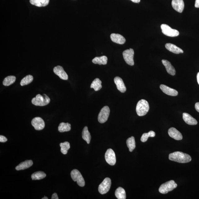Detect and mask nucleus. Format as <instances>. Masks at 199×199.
Here are the masks:
<instances>
[{
  "label": "nucleus",
  "mask_w": 199,
  "mask_h": 199,
  "mask_svg": "<svg viewBox=\"0 0 199 199\" xmlns=\"http://www.w3.org/2000/svg\"><path fill=\"white\" fill-rule=\"evenodd\" d=\"M170 161L179 163H187L192 161V157L188 154L181 152H175L169 154Z\"/></svg>",
  "instance_id": "nucleus-1"
},
{
  "label": "nucleus",
  "mask_w": 199,
  "mask_h": 199,
  "mask_svg": "<svg viewBox=\"0 0 199 199\" xmlns=\"http://www.w3.org/2000/svg\"><path fill=\"white\" fill-rule=\"evenodd\" d=\"M149 110V104L147 101L142 99L138 101L136 107V112L138 116H145Z\"/></svg>",
  "instance_id": "nucleus-2"
},
{
  "label": "nucleus",
  "mask_w": 199,
  "mask_h": 199,
  "mask_svg": "<svg viewBox=\"0 0 199 199\" xmlns=\"http://www.w3.org/2000/svg\"><path fill=\"white\" fill-rule=\"evenodd\" d=\"M50 99L46 95L38 94L32 99V104L36 106H44L49 104Z\"/></svg>",
  "instance_id": "nucleus-3"
},
{
  "label": "nucleus",
  "mask_w": 199,
  "mask_h": 199,
  "mask_svg": "<svg viewBox=\"0 0 199 199\" xmlns=\"http://www.w3.org/2000/svg\"><path fill=\"white\" fill-rule=\"evenodd\" d=\"M177 186V185L174 181H169L161 185L159 189V192L161 194H166L176 188Z\"/></svg>",
  "instance_id": "nucleus-4"
},
{
  "label": "nucleus",
  "mask_w": 199,
  "mask_h": 199,
  "mask_svg": "<svg viewBox=\"0 0 199 199\" xmlns=\"http://www.w3.org/2000/svg\"><path fill=\"white\" fill-rule=\"evenodd\" d=\"M71 177L74 181H77V184L80 187H83L85 185L84 179L79 170L74 169L71 173Z\"/></svg>",
  "instance_id": "nucleus-5"
},
{
  "label": "nucleus",
  "mask_w": 199,
  "mask_h": 199,
  "mask_svg": "<svg viewBox=\"0 0 199 199\" xmlns=\"http://www.w3.org/2000/svg\"><path fill=\"white\" fill-rule=\"evenodd\" d=\"M161 29L163 34L167 36L175 37L178 36L179 35L178 31L171 28L167 24H161Z\"/></svg>",
  "instance_id": "nucleus-6"
},
{
  "label": "nucleus",
  "mask_w": 199,
  "mask_h": 199,
  "mask_svg": "<svg viewBox=\"0 0 199 199\" xmlns=\"http://www.w3.org/2000/svg\"><path fill=\"white\" fill-rule=\"evenodd\" d=\"M134 51L131 48L125 50L123 52V56L125 61H126V64L130 66H133L134 64Z\"/></svg>",
  "instance_id": "nucleus-7"
},
{
  "label": "nucleus",
  "mask_w": 199,
  "mask_h": 199,
  "mask_svg": "<svg viewBox=\"0 0 199 199\" xmlns=\"http://www.w3.org/2000/svg\"><path fill=\"white\" fill-rule=\"evenodd\" d=\"M111 180L110 178H105L103 182L99 185L98 188L99 192L101 194H106L110 188Z\"/></svg>",
  "instance_id": "nucleus-8"
},
{
  "label": "nucleus",
  "mask_w": 199,
  "mask_h": 199,
  "mask_svg": "<svg viewBox=\"0 0 199 199\" xmlns=\"http://www.w3.org/2000/svg\"><path fill=\"white\" fill-rule=\"evenodd\" d=\"M110 113V110L108 106L103 107L99 113L98 117L99 122L100 123H104L106 122L108 120Z\"/></svg>",
  "instance_id": "nucleus-9"
},
{
  "label": "nucleus",
  "mask_w": 199,
  "mask_h": 199,
  "mask_svg": "<svg viewBox=\"0 0 199 199\" xmlns=\"http://www.w3.org/2000/svg\"><path fill=\"white\" fill-rule=\"evenodd\" d=\"M105 159L109 165L113 166L116 162V156L115 153L112 149H109L107 150L105 155Z\"/></svg>",
  "instance_id": "nucleus-10"
},
{
  "label": "nucleus",
  "mask_w": 199,
  "mask_h": 199,
  "mask_svg": "<svg viewBox=\"0 0 199 199\" xmlns=\"http://www.w3.org/2000/svg\"><path fill=\"white\" fill-rule=\"evenodd\" d=\"M32 125L36 130H42L44 128L45 124L44 121L39 117H36L32 121Z\"/></svg>",
  "instance_id": "nucleus-11"
},
{
  "label": "nucleus",
  "mask_w": 199,
  "mask_h": 199,
  "mask_svg": "<svg viewBox=\"0 0 199 199\" xmlns=\"http://www.w3.org/2000/svg\"><path fill=\"white\" fill-rule=\"evenodd\" d=\"M53 71L55 74L58 76L60 79L64 80L68 79V75L62 66H56L54 68Z\"/></svg>",
  "instance_id": "nucleus-12"
},
{
  "label": "nucleus",
  "mask_w": 199,
  "mask_h": 199,
  "mask_svg": "<svg viewBox=\"0 0 199 199\" xmlns=\"http://www.w3.org/2000/svg\"><path fill=\"white\" fill-rule=\"evenodd\" d=\"M171 5L175 11L180 13L183 12L184 7V4L183 0H172Z\"/></svg>",
  "instance_id": "nucleus-13"
},
{
  "label": "nucleus",
  "mask_w": 199,
  "mask_h": 199,
  "mask_svg": "<svg viewBox=\"0 0 199 199\" xmlns=\"http://www.w3.org/2000/svg\"><path fill=\"white\" fill-rule=\"evenodd\" d=\"M160 89L166 94L170 96H175L178 94V91L174 89L171 88L167 86L161 85H160Z\"/></svg>",
  "instance_id": "nucleus-14"
},
{
  "label": "nucleus",
  "mask_w": 199,
  "mask_h": 199,
  "mask_svg": "<svg viewBox=\"0 0 199 199\" xmlns=\"http://www.w3.org/2000/svg\"><path fill=\"white\" fill-rule=\"evenodd\" d=\"M114 82L116 85L117 88L121 92L124 93L126 91V87L122 79L118 77H116L114 79Z\"/></svg>",
  "instance_id": "nucleus-15"
},
{
  "label": "nucleus",
  "mask_w": 199,
  "mask_h": 199,
  "mask_svg": "<svg viewBox=\"0 0 199 199\" xmlns=\"http://www.w3.org/2000/svg\"><path fill=\"white\" fill-rule=\"evenodd\" d=\"M168 134L170 137L176 140H181L183 139V136L180 132L175 128H170Z\"/></svg>",
  "instance_id": "nucleus-16"
},
{
  "label": "nucleus",
  "mask_w": 199,
  "mask_h": 199,
  "mask_svg": "<svg viewBox=\"0 0 199 199\" xmlns=\"http://www.w3.org/2000/svg\"><path fill=\"white\" fill-rule=\"evenodd\" d=\"M110 38L112 42L118 44H123L126 42L125 38L118 34L113 33L111 35Z\"/></svg>",
  "instance_id": "nucleus-17"
},
{
  "label": "nucleus",
  "mask_w": 199,
  "mask_h": 199,
  "mask_svg": "<svg viewBox=\"0 0 199 199\" xmlns=\"http://www.w3.org/2000/svg\"><path fill=\"white\" fill-rule=\"evenodd\" d=\"M183 118L184 122L190 125H196L198 123L197 121L188 113H183Z\"/></svg>",
  "instance_id": "nucleus-18"
},
{
  "label": "nucleus",
  "mask_w": 199,
  "mask_h": 199,
  "mask_svg": "<svg viewBox=\"0 0 199 199\" xmlns=\"http://www.w3.org/2000/svg\"><path fill=\"white\" fill-rule=\"evenodd\" d=\"M162 62L163 65L165 66L168 73L170 74L171 75L174 76L175 75L176 72H175V68L171 65L170 62L166 60H162Z\"/></svg>",
  "instance_id": "nucleus-19"
},
{
  "label": "nucleus",
  "mask_w": 199,
  "mask_h": 199,
  "mask_svg": "<svg viewBox=\"0 0 199 199\" xmlns=\"http://www.w3.org/2000/svg\"><path fill=\"white\" fill-rule=\"evenodd\" d=\"M166 48L169 51L175 54L183 53V51L175 45L171 43H167L165 45Z\"/></svg>",
  "instance_id": "nucleus-20"
},
{
  "label": "nucleus",
  "mask_w": 199,
  "mask_h": 199,
  "mask_svg": "<svg viewBox=\"0 0 199 199\" xmlns=\"http://www.w3.org/2000/svg\"><path fill=\"white\" fill-rule=\"evenodd\" d=\"M33 165V161L32 160H27V161L22 162L20 164L17 166L15 169L17 170H23L29 168L32 166Z\"/></svg>",
  "instance_id": "nucleus-21"
},
{
  "label": "nucleus",
  "mask_w": 199,
  "mask_h": 199,
  "mask_svg": "<svg viewBox=\"0 0 199 199\" xmlns=\"http://www.w3.org/2000/svg\"><path fill=\"white\" fill-rule=\"evenodd\" d=\"M31 4L38 7H46L49 3L50 0H30Z\"/></svg>",
  "instance_id": "nucleus-22"
},
{
  "label": "nucleus",
  "mask_w": 199,
  "mask_h": 199,
  "mask_svg": "<svg viewBox=\"0 0 199 199\" xmlns=\"http://www.w3.org/2000/svg\"><path fill=\"white\" fill-rule=\"evenodd\" d=\"M108 58L106 56H102L100 57H96L92 60L93 63L95 64H98L100 65H106L107 64Z\"/></svg>",
  "instance_id": "nucleus-23"
},
{
  "label": "nucleus",
  "mask_w": 199,
  "mask_h": 199,
  "mask_svg": "<svg viewBox=\"0 0 199 199\" xmlns=\"http://www.w3.org/2000/svg\"><path fill=\"white\" fill-rule=\"evenodd\" d=\"M115 196L118 199H125L126 198V191L122 187H119L116 189L115 192Z\"/></svg>",
  "instance_id": "nucleus-24"
},
{
  "label": "nucleus",
  "mask_w": 199,
  "mask_h": 199,
  "mask_svg": "<svg viewBox=\"0 0 199 199\" xmlns=\"http://www.w3.org/2000/svg\"><path fill=\"white\" fill-rule=\"evenodd\" d=\"M71 130V125L69 123H60L58 128V131L60 132L69 131Z\"/></svg>",
  "instance_id": "nucleus-25"
},
{
  "label": "nucleus",
  "mask_w": 199,
  "mask_h": 199,
  "mask_svg": "<svg viewBox=\"0 0 199 199\" xmlns=\"http://www.w3.org/2000/svg\"><path fill=\"white\" fill-rule=\"evenodd\" d=\"M82 137L83 139L87 142V144L90 143L91 136L90 133L89 132L87 126H85L83 128L82 133Z\"/></svg>",
  "instance_id": "nucleus-26"
},
{
  "label": "nucleus",
  "mask_w": 199,
  "mask_h": 199,
  "mask_svg": "<svg viewBox=\"0 0 199 199\" xmlns=\"http://www.w3.org/2000/svg\"><path fill=\"white\" fill-rule=\"evenodd\" d=\"M126 143L130 151L132 152L136 147L135 139L134 136L128 138L126 140Z\"/></svg>",
  "instance_id": "nucleus-27"
},
{
  "label": "nucleus",
  "mask_w": 199,
  "mask_h": 199,
  "mask_svg": "<svg viewBox=\"0 0 199 199\" xmlns=\"http://www.w3.org/2000/svg\"><path fill=\"white\" fill-rule=\"evenodd\" d=\"M101 83V81L99 78L95 79L91 83V88H93L95 91H98L102 87Z\"/></svg>",
  "instance_id": "nucleus-28"
},
{
  "label": "nucleus",
  "mask_w": 199,
  "mask_h": 199,
  "mask_svg": "<svg viewBox=\"0 0 199 199\" xmlns=\"http://www.w3.org/2000/svg\"><path fill=\"white\" fill-rule=\"evenodd\" d=\"M46 176L45 173L43 171H38L33 173L31 177L33 180H40L45 178Z\"/></svg>",
  "instance_id": "nucleus-29"
},
{
  "label": "nucleus",
  "mask_w": 199,
  "mask_h": 199,
  "mask_svg": "<svg viewBox=\"0 0 199 199\" xmlns=\"http://www.w3.org/2000/svg\"><path fill=\"white\" fill-rule=\"evenodd\" d=\"M16 80V77L14 76H9L5 77L3 82V85L5 86H9L12 84Z\"/></svg>",
  "instance_id": "nucleus-30"
},
{
  "label": "nucleus",
  "mask_w": 199,
  "mask_h": 199,
  "mask_svg": "<svg viewBox=\"0 0 199 199\" xmlns=\"http://www.w3.org/2000/svg\"><path fill=\"white\" fill-rule=\"evenodd\" d=\"M60 146L61 148L60 151L62 153L66 155L68 153V150L70 149V145L69 142H65L64 143L60 144Z\"/></svg>",
  "instance_id": "nucleus-31"
},
{
  "label": "nucleus",
  "mask_w": 199,
  "mask_h": 199,
  "mask_svg": "<svg viewBox=\"0 0 199 199\" xmlns=\"http://www.w3.org/2000/svg\"><path fill=\"white\" fill-rule=\"evenodd\" d=\"M33 77L32 75H28L23 78L20 82L21 86L26 85L30 83L33 81Z\"/></svg>",
  "instance_id": "nucleus-32"
},
{
  "label": "nucleus",
  "mask_w": 199,
  "mask_h": 199,
  "mask_svg": "<svg viewBox=\"0 0 199 199\" xmlns=\"http://www.w3.org/2000/svg\"><path fill=\"white\" fill-rule=\"evenodd\" d=\"M155 136V133L153 131H150L147 133H144L142 136L140 140L142 142L147 141L149 137H154Z\"/></svg>",
  "instance_id": "nucleus-33"
},
{
  "label": "nucleus",
  "mask_w": 199,
  "mask_h": 199,
  "mask_svg": "<svg viewBox=\"0 0 199 199\" xmlns=\"http://www.w3.org/2000/svg\"><path fill=\"white\" fill-rule=\"evenodd\" d=\"M7 140V138L3 135L0 136V142H5Z\"/></svg>",
  "instance_id": "nucleus-34"
},
{
  "label": "nucleus",
  "mask_w": 199,
  "mask_h": 199,
  "mask_svg": "<svg viewBox=\"0 0 199 199\" xmlns=\"http://www.w3.org/2000/svg\"><path fill=\"white\" fill-rule=\"evenodd\" d=\"M52 199H58L59 198L58 197V195L56 193H54L52 194L51 197Z\"/></svg>",
  "instance_id": "nucleus-35"
},
{
  "label": "nucleus",
  "mask_w": 199,
  "mask_h": 199,
  "mask_svg": "<svg viewBox=\"0 0 199 199\" xmlns=\"http://www.w3.org/2000/svg\"><path fill=\"white\" fill-rule=\"evenodd\" d=\"M195 108L196 110L199 113V102L195 104Z\"/></svg>",
  "instance_id": "nucleus-36"
},
{
  "label": "nucleus",
  "mask_w": 199,
  "mask_h": 199,
  "mask_svg": "<svg viewBox=\"0 0 199 199\" xmlns=\"http://www.w3.org/2000/svg\"><path fill=\"white\" fill-rule=\"evenodd\" d=\"M195 7L196 8H199V0H196Z\"/></svg>",
  "instance_id": "nucleus-37"
},
{
  "label": "nucleus",
  "mask_w": 199,
  "mask_h": 199,
  "mask_svg": "<svg viewBox=\"0 0 199 199\" xmlns=\"http://www.w3.org/2000/svg\"><path fill=\"white\" fill-rule=\"evenodd\" d=\"M134 3H138L140 2V0H130Z\"/></svg>",
  "instance_id": "nucleus-38"
},
{
  "label": "nucleus",
  "mask_w": 199,
  "mask_h": 199,
  "mask_svg": "<svg viewBox=\"0 0 199 199\" xmlns=\"http://www.w3.org/2000/svg\"><path fill=\"white\" fill-rule=\"evenodd\" d=\"M197 80L198 83L199 85V72L197 75Z\"/></svg>",
  "instance_id": "nucleus-39"
},
{
  "label": "nucleus",
  "mask_w": 199,
  "mask_h": 199,
  "mask_svg": "<svg viewBox=\"0 0 199 199\" xmlns=\"http://www.w3.org/2000/svg\"><path fill=\"white\" fill-rule=\"evenodd\" d=\"M48 199V198L47 197H45H45H43V198H42V199Z\"/></svg>",
  "instance_id": "nucleus-40"
}]
</instances>
